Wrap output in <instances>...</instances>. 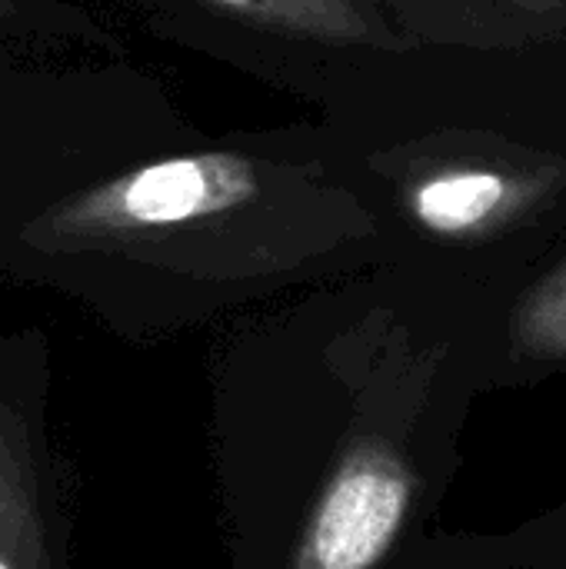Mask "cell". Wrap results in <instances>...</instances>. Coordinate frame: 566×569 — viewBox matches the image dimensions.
<instances>
[{
	"label": "cell",
	"instance_id": "obj_1",
	"mask_svg": "<svg viewBox=\"0 0 566 569\" xmlns=\"http://www.w3.org/2000/svg\"><path fill=\"white\" fill-rule=\"evenodd\" d=\"M374 217L320 123L200 133L0 230V277L160 337L347 270Z\"/></svg>",
	"mask_w": 566,
	"mask_h": 569
},
{
	"label": "cell",
	"instance_id": "obj_6",
	"mask_svg": "<svg viewBox=\"0 0 566 569\" xmlns=\"http://www.w3.org/2000/svg\"><path fill=\"white\" fill-rule=\"evenodd\" d=\"M0 50L127 57L120 33L80 0H0Z\"/></svg>",
	"mask_w": 566,
	"mask_h": 569
},
{
	"label": "cell",
	"instance_id": "obj_7",
	"mask_svg": "<svg viewBox=\"0 0 566 569\" xmlns=\"http://www.w3.org/2000/svg\"><path fill=\"white\" fill-rule=\"evenodd\" d=\"M544 350H566V317H560L557 323H550V327H544V330H537V333H530Z\"/></svg>",
	"mask_w": 566,
	"mask_h": 569
},
{
	"label": "cell",
	"instance_id": "obj_3",
	"mask_svg": "<svg viewBox=\"0 0 566 569\" xmlns=\"http://www.w3.org/2000/svg\"><path fill=\"white\" fill-rule=\"evenodd\" d=\"M173 47L210 57L324 110L337 137L360 133L377 63L400 37L380 0H137Z\"/></svg>",
	"mask_w": 566,
	"mask_h": 569
},
{
	"label": "cell",
	"instance_id": "obj_8",
	"mask_svg": "<svg viewBox=\"0 0 566 569\" xmlns=\"http://www.w3.org/2000/svg\"><path fill=\"white\" fill-rule=\"evenodd\" d=\"M0 569H30V560H20V563H17V560L10 557V543L3 540V543H0Z\"/></svg>",
	"mask_w": 566,
	"mask_h": 569
},
{
	"label": "cell",
	"instance_id": "obj_2",
	"mask_svg": "<svg viewBox=\"0 0 566 569\" xmlns=\"http://www.w3.org/2000/svg\"><path fill=\"white\" fill-rule=\"evenodd\" d=\"M200 133L167 83L127 57L0 50V230Z\"/></svg>",
	"mask_w": 566,
	"mask_h": 569
},
{
	"label": "cell",
	"instance_id": "obj_5",
	"mask_svg": "<svg viewBox=\"0 0 566 569\" xmlns=\"http://www.w3.org/2000/svg\"><path fill=\"white\" fill-rule=\"evenodd\" d=\"M400 187V210L404 217L427 237H464L487 223L504 197L507 180L494 170H470V167H440L424 173L397 177Z\"/></svg>",
	"mask_w": 566,
	"mask_h": 569
},
{
	"label": "cell",
	"instance_id": "obj_4",
	"mask_svg": "<svg viewBox=\"0 0 566 569\" xmlns=\"http://www.w3.org/2000/svg\"><path fill=\"white\" fill-rule=\"evenodd\" d=\"M410 503L407 467L387 447H354L304 523L294 569H374L400 537Z\"/></svg>",
	"mask_w": 566,
	"mask_h": 569
}]
</instances>
